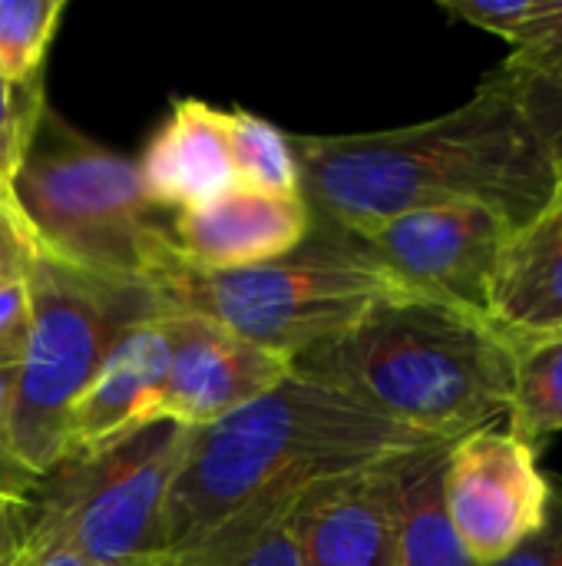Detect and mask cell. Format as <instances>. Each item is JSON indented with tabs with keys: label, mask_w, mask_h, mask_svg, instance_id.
Returning a JSON list of instances; mask_svg holds the SVG:
<instances>
[{
	"label": "cell",
	"mask_w": 562,
	"mask_h": 566,
	"mask_svg": "<svg viewBox=\"0 0 562 566\" xmlns=\"http://www.w3.org/2000/svg\"><path fill=\"white\" fill-rule=\"evenodd\" d=\"M431 441L361 401L288 375L229 418L189 428L166 504V551L185 547L242 511L321 481L378 468Z\"/></svg>",
	"instance_id": "obj_2"
},
{
	"label": "cell",
	"mask_w": 562,
	"mask_h": 566,
	"mask_svg": "<svg viewBox=\"0 0 562 566\" xmlns=\"http://www.w3.org/2000/svg\"><path fill=\"white\" fill-rule=\"evenodd\" d=\"M30 544V504L0 497V564L20 557Z\"/></svg>",
	"instance_id": "obj_28"
},
{
	"label": "cell",
	"mask_w": 562,
	"mask_h": 566,
	"mask_svg": "<svg viewBox=\"0 0 562 566\" xmlns=\"http://www.w3.org/2000/svg\"><path fill=\"white\" fill-rule=\"evenodd\" d=\"M517 96L523 116L530 119L533 133L547 146L550 159H562V70L550 76H533V80H510L500 70H494Z\"/></svg>",
	"instance_id": "obj_23"
},
{
	"label": "cell",
	"mask_w": 562,
	"mask_h": 566,
	"mask_svg": "<svg viewBox=\"0 0 562 566\" xmlns=\"http://www.w3.org/2000/svg\"><path fill=\"white\" fill-rule=\"evenodd\" d=\"M384 464L321 481L298 494L291 504L298 566H397Z\"/></svg>",
	"instance_id": "obj_12"
},
{
	"label": "cell",
	"mask_w": 562,
	"mask_h": 566,
	"mask_svg": "<svg viewBox=\"0 0 562 566\" xmlns=\"http://www.w3.org/2000/svg\"><path fill=\"white\" fill-rule=\"evenodd\" d=\"M291 146L305 202L338 232L450 202L490 206L523 226L556 182V163L497 73L444 116L378 133L291 136Z\"/></svg>",
	"instance_id": "obj_1"
},
{
	"label": "cell",
	"mask_w": 562,
	"mask_h": 566,
	"mask_svg": "<svg viewBox=\"0 0 562 566\" xmlns=\"http://www.w3.org/2000/svg\"><path fill=\"white\" fill-rule=\"evenodd\" d=\"M146 196L169 216L219 202L238 189L229 149V109L179 96L136 159Z\"/></svg>",
	"instance_id": "obj_13"
},
{
	"label": "cell",
	"mask_w": 562,
	"mask_h": 566,
	"mask_svg": "<svg viewBox=\"0 0 562 566\" xmlns=\"http://www.w3.org/2000/svg\"><path fill=\"white\" fill-rule=\"evenodd\" d=\"M172 355L146 421L205 428L252 405L291 375V358L252 345L199 315H166Z\"/></svg>",
	"instance_id": "obj_10"
},
{
	"label": "cell",
	"mask_w": 562,
	"mask_h": 566,
	"mask_svg": "<svg viewBox=\"0 0 562 566\" xmlns=\"http://www.w3.org/2000/svg\"><path fill=\"white\" fill-rule=\"evenodd\" d=\"M13 375H17V368L0 365V497L30 504L33 494H36V484H40V474H33V471L20 461V454H17V448H13V438H10Z\"/></svg>",
	"instance_id": "obj_24"
},
{
	"label": "cell",
	"mask_w": 562,
	"mask_h": 566,
	"mask_svg": "<svg viewBox=\"0 0 562 566\" xmlns=\"http://www.w3.org/2000/svg\"><path fill=\"white\" fill-rule=\"evenodd\" d=\"M176 255L195 269H252L291 255L315 232L305 196L235 189L212 206L169 219Z\"/></svg>",
	"instance_id": "obj_11"
},
{
	"label": "cell",
	"mask_w": 562,
	"mask_h": 566,
	"mask_svg": "<svg viewBox=\"0 0 562 566\" xmlns=\"http://www.w3.org/2000/svg\"><path fill=\"white\" fill-rule=\"evenodd\" d=\"M20 566H93L76 551L53 544V541H30L26 551L20 554Z\"/></svg>",
	"instance_id": "obj_29"
},
{
	"label": "cell",
	"mask_w": 562,
	"mask_h": 566,
	"mask_svg": "<svg viewBox=\"0 0 562 566\" xmlns=\"http://www.w3.org/2000/svg\"><path fill=\"white\" fill-rule=\"evenodd\" d=\"M487 566H562V478L550 474V504L543 524L513 554Z\"/></svg>",
	"instance_id": "obj_25"
},
{
	"label": "cell",
	"mask_w": 562,
	"mask_h": 566,
	"mask_svg": "<svg viewBox=\"0 0 562 566\" xmlns=\"http://www.w3.org/2000/svg\"><path fill=\"white\" fill-rule=\"evenodd\" d=\"M46 109L43 80H33L26 86H13L0 73V196L10 199L13 176L20 169V159L30 146V136Z\"/></svg>",
	"instance_id": "obj_22"
},
{
	"label": "cell",
	"mask_w": 562,
	"mask_h": 566,
	"mask_svg": "<svg viewBox=\"0 0 562 566\" xmlns=\"http://www.w3.org/2000/svg\"><path fill=\"white\" fill-rule=\"evenodd\" d=\"M169 355L172 342L166 315L123 332L70 411L66 454L96 448L136 424H146V415L166 385Z\"/></svg>",
	"instance_id": "obj_15"
},
{
	"label": "cell",
	"mask_w": 562,
	"mask_h": 566,
	"mask_svg": "<svg viewBox=\"0 0 562 566\" xmlns=\"http://www.w3.org/2000/svg\"><path fill=\"white\" fill-rule=\"evenodd\" d=\"M66 0H0V73L13 86L43 80Z\"/></svg>",
	"instance_id": "obj_21"
},
{
	"label": "cell",
	"mask_w": 562,
	"mask_h": 566,
	"mask_svg": "<svg viewBox=\"0 0 562 566\" xmlns=\"http://www.w3.org/2000/svg\"><path fill=\"white\" fill-rule=\"evenodd\" d=\"M450 444H424L384 464L394 507L397 566H480L454 531L444 468Z\"/></svg>",
	"instance_id": "obj_16"
},
{
	"label": "cell",
	"mask_w": 562,
	"mask_h": 566,
	"mask_svg": "<svg viewBox=\"0 0 562 566\" xmlns=\"http://www.w3.org/2000/svg\"><path fill=\"white\" fill-rule=\"evenodd\" d=\"M441 10L507 40L513 53L497 70L510 80L562 70V0H441Z\"/></svg>",
	"instance_id": "obj_17"
},
{
	"label": "cell",
	"mask_w": 562,
	"mask_h": 566,
	"mask_svg": "<svg viewBox=\"0 0 562 566\" xmlns=\"http://www.w3.org/2000/svg\"><path fill=\"white\" fill-rule=\"evenodd\" d=\"M189 428L136 424L50 468L30 501V541H53L93 566H146L166 554V504Z\"/></svg>",
	"instance_id": "obj_7"
},
{
	"label": "cell",
	"mask_w": 562,
	"mask_h": 566,
	"mask_svg": "<svg viewBox=\"0 0 562 566\" xmlns=\"http://www.w3.org/2000/svg\"><path fill=\"white\" fill-rule=\"evenodd\" d=\"M487 318L513 348L562 338V159L547 206L503 249Z\"/></svg>",
	"instance_id": "obj_14"
},
{
	"label": "cell",
	"mask_w": 562,
	"mask_h": 566,
	"mask_svg": "<svg viewBox=\"0 0 562 566\" xmlns=\"http://www.w3.org/2000/svg\"><path fill=\"white\" fill-rule=\"evenodd\" d=\"M295 501L298 494L242 511L232 521L219 524L212 534L166 551L146 566H298L291 537Z\"/></svg>",
	"instance_id": "obj_18"
},
{
	"label": "cell",
	"mask_w": 562,
	"mask_h": 566,
	"mask_svg": "<svg viewBox=\"0 0 562 566\" xmlns=\"http://www.w3.org/2000/svg\"><path fill=\"white\" fill-rule=\"evenodd\" d=\"M229 149L242 189L268 196H301V172L291 136L282 133L275 123L248 109H229Z\"/></svg>",
	"instance_id": "obj_20"
},
{
	"label": "cell",
	"mask_w": 562,
	"mask_h": 566,
	"mask_svg": "<svg viewBox=\"0 0 562 566\" xmlns=\"http://www.w3.org/2000/svg\"><path fill=\"white\" fill-rule=\"evenodd\" d=\"M513 361L517 348L487 315L404 292L291 358V371L454 444L507 421Z\"/></svg>",
	"instance_id": "obj_3"
},
{
	"label": "cell",
	"mask_w": 562,
	"mask_h": 566,
	"mask_svg": "<svg viewBox=\"0 0 562 566\" xmlns=\"http://www.w3.org/2000/svg\"><path fill=\"white\" fill-rule=\"evenodd\" d=\"M507 428L533 448L562 434V338L517 348Z\"/></svg>",
	"instance_id": "obj_19"
},
{
	"label": "cell",
	"mask_w": 562,
	"mask_h": 566,
	"mask_svg": "<svg viewBox=\"0 0 562 566\" xmlns=\"http://www.w3.org/2000/svg\"><path fill=\"white\" fill-rule=\"evenodd\" d=\"M0 566H20V557H13V560H7V564H0Z\"/></svg>",
	"instance_id": "obj_30"
},
{
	"label": "cell",
	"mask_w": 562,
	"mask_h": 566,
	"mask_svg": "<svg viewBox=\"0 0 562 566\" xmlns=\"http://www.w3.org/2000/svg\"><path fill=\"white\" fill-rule=\"evenodd\" d=\"M36 255H40V245H36L26 219L20 216L13 199L0 196V285L26 282Z\"/></svg>",
	"instance_id": "obj_26"
},
{
	"label": "cell",
	"mask_w": 562,
	"mask_h": 566,
	"mask_svg": "<svg viewBox=\"0 0 562 566\" xmlns=\"http://www.w3.org/2000/svg\"><path fill=\"white\" fill-rule=\"evenodd\" d=\"M10 199L40 252L106 279L146 282L176 252L172 216L146 196L136 163L50 106L20 159Z\"/></svg>",
	"instance_id": "obj_4"
},
{
	"label": "cell",
	"mask_w": 562,
	"mask_h": 566,
	"mask_svg": "<svg viewBox=\"0 0 562 566\" xmlns=\"http://www.w3.org/2000/svg\"><path fill=\"white\" fill-rule=\"evenodd\" d=\"M166 315H199L232 335L298 358L358 325L404 289L378 269L348 235L331 229L285 259L252 269H195L176 252L146 279Z\"/></svg>",
	"instance_id": "obj_5"
},
{
	"label": "cell",
	"mask_w": 562,
	"mask_h": 566,
	"mask_svg": "<svg viewBox=\"0 0 562 566\" xmlns=\"http://www.w3.org/2000/svg\"><path fill=\"white\" fill-rule=\"evenodd\" d=\"M517 229L520 226L500 209L450 202L411 209L341 235H348L407 295L487 315L497 265Z\"/></svg>",
	"instance_id": "obj_8"
},
{
	"label": "cell",
	"mask_w": 562,
	"mask_h": 566,
	"mask_svg": "<svg viewBox=\"0 0 562 566\" xmlns=\"http://www.w3.org/2000/svg\"><path fill=\"white\" fill-rule=\"evenodd\" d=\"M30 338V292L26 282L0 285V365L17 368Z\"/></svg>",
	"instance_id": "obj_27"
},
{
	"label": "cell",
	"mask_w": 562,
	"mask_h": 566,
	"mask_svg": "<svg viewBox=\"0 0 562 566\" xmlns=\"http://www.w3.org/2000/svg\"><path fill=\"white\" fill-rule=\"evenodd\" d=\"M30 338L13 375L10 438L33 474L66 458V421L123 332L166 315L146 282L106 279L46 252L30 275Z\"/></svg>",
	"instance_id": "obj_6"
},
{
	"label": "cell",
	"mask_w": 562,
	"mask_h": 566,
	"mask_svg": "<svg viewBox=\"0 0 562 566\" xmlns=\"http://www.w3.org/2000/svg\"><path fill=\"white\" fill-rule=\"evenodd\" d=\"M444 497L457 537L480 566L513 554L547 517L550 474L510 428H480L447 448Z\"/></svg>",
	"instance_id": "obj_9"
}]
</instances>
